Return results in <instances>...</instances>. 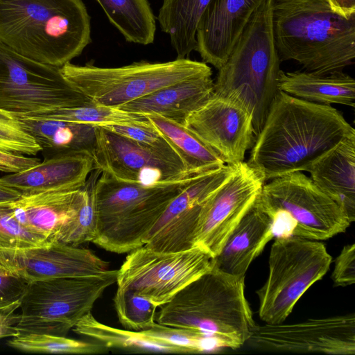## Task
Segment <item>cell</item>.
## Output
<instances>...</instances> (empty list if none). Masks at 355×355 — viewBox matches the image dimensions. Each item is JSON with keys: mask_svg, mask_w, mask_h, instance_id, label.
Returning <instances> with one entry per match:
<instances>
[{"mask_svg": "<svg viewBox=\"0 0 355 355\" xmlns=\"http://www.w3.org/2000/svg\"><path fill=\"white\" fill-rule=\"evenodd\" d=\"M40 162V159L37 157L0 150V171L6 173H14L28 169Z\"/></svg>", "mask_w": 355, "mask_h": 355, "instance_id": "obj_41", "label": "cell"}, {"mask_svg": "<svg viewBox=\"0 0 355 355\" xmlns=\"http://www.w3.org/2000/svg\"><path fill=\"white\" fill-rule=\"evenodd\" d=\"M266 181L247 162L236 164L232 175L205 203L193 248L216 257L228 236L260 194Z\"/></svg>", "mask_w": 355, "mask_h": 355, "instance_id": "obj_14", "label": "cell"}, {"mask_svg": "<svg viewBox=\"0 0 355 355\" xmlns=\"http://www.w3.org/2000/svg\"><path fill=\"white\" fill-rule=\"evenodd\" d=\"M8 345L31 353L97 354L109 349L98 342H85L49 334L28 333L12 337Z\"/></svg>", "mask_w": 355, "mask_h": 355, "instance_id": "obj_32", "label": "cell"}, {"mask_svg": "<svg viewBox=\"0 0 355 355\" xmlns=\"http://www.w3.org/2000/svg\"><path fill=\"white\" fill-rule=\"evenodd\" d=\"M0 150L11 153L35 155L42 148L20 125L17 117L0 109Z\"/></svg>", "mask_w": 355, "mask_h": 355, "instance_id": "obj_38", "label": "cell"}, {"mask_svg": "<svg viewBox=\"0 0 355 355\" xmlns=\"http://www.w3.org/2000/svg\"><path fill=\"white\" fill-rule=\"evenodd\" d=\"M12 202H0V248L26 249L52 243L19 223L15 216Z\"/></svg>", "mask_w": 355, "mask_h": 355, "instance_id": "obj_36", "label": "cell"}, {"mask_svg": "<svg viewBox=\"0 0 355 355\" xmlns=\"http://www.w3.org/2000/svg\"><path fill=\"white\" fill-rule=\"evenodd\" d=\"M21 127L31 135L47 156L79 151L92 155L96 127L59 120L31 118L13 114Z\"/></svg>", "mask_w": 355, "mask_h": 355, "instance_id": "obj_26", "label": "cell"}, {"mask_svg": "<svg viewBox=\"0 0 355 355\" xmlns=\"http://www.w3.org/2000/svg\"><path fill=\"white\" fill-rule=\"evenodd\" d=\"M331 8L345 17L355 15V0H327Z\"/></svg>", "mask_w": 355, "mask_h": 355, "instance_id": "obj_43", "label": "cell"}, {"mask_svg": "<svg viewBox=\"0 0 355 355\" xmlns=\"http://www.w3.org/2000/svg\"><path fill=\"white\" fill-rule=\"evenodd\" d=\"M354 128L330 105L279 90L247 164L266 182L308 168Z\"/></svg>", "mask_w": 355, "mask_h": 355, "instance_id": "obj_1", "label": "cell"}, {"mask_svg": "<svg viewBox=\"0 0 355 355\" xmlns=\"http://www.w3.org/2000/svg\"><path fill=\"white\" fill-rule=\"evenodd\" d=\"M73 331L101 343L108 349L114 348L135 353L189 354L184 348L149 337L140 331L122 329L106 325L98 321L91 311L76 324Z\"/></svg>", "mask_w": 355, "mask_h": 355, "instance_id": "obj_29", "label": "cell"}, {"mask_svg": "<svg viewBox=\"0 0 355 355\" xmlns=\"http://www.w3.org/2000/svg\"><path fill=\"white\" fill-rule=\"evenodd\" d=\"M93 103L60 67L24 57L0 42V109L26 115Z\"/></svg>", "mask_w": 355, "mask_h": 355, "instance_id": "obj_11", "label": "cell"}, {"mask_svg": "<svg viewBox=\"0 0 355 355\" xmlns=\"http://www.w3.org/2000/svg\"><path fill=\"white\" fill-rule=\"evenodd\" d=\"M98 127L130 139L168 159L184 166L173 148L150 121L145 124H119Z\"/></svg>", "mask_w": 355, "mask_h": 355, "instance_id": "obj_37", "label": "cell"}, {"mask_svg": "<svg viewBox=\"0 0 355 355\" xmlns=\"http://www.w3.org/2000/svg\"><path fill=\"white\" fill-rule=\"evenodd\" d=\"M21 194L0 180V202H11L19 199Z\"/></svg>", "mask_w": 355, "mask_h": 355, "instance_id": "obj_44", "label": "cell"}, {"mask_svg": "<svg viewBox=\"0 0 355 355\" xmlns=\"http://www.w3.org/2000/svg\"><path fill=\"white\" fill-rule=\"evenodd\" d=\"M246 343L262 352L355 354V315L295 323L256 324Z\"/></svg>", "mask_w": 355, "mask_h": 355, "instance_id": "obj_13", "label": "cell"}, {"mask_svg": "<svg viewBox=\"0 0 355 355\" xmlns=\"http://www.w3.org/2000/svg\"><path fill=\"white\" fill-rule=\"evenodd\" d=\"M331 262L319 241L277 237L270 248L268 278L256 291L260 319L266 324L284 322L302 295L322 279Z\"/></svg>", "mask_w": 355, "mask_h": 355, "instance_id": "obj_9", "label": "cell"}, {"mask_svg": "<svg viewBox=\"0 0 355 355\" xmlns=\"http://www.w3.org/2000/svg\"><path fill=\"white\" fill-rule=\"evenodd\" d=\"M110 23L129 42L153 43L156 19L148 0H96Z\"/></svg>", "mask_w": 355, "mask_h": 355, "instance_id": "obj_30", "label": "cell"}, {"mask_svg": "<svg viewBox=\"0 0 355 355\" xmlns=\"http://www.w3.org/2000/svg\"><path fill=\"white\" fill-rule=\"evenodd\" d=\"M93 170L91 155L69 151L48 156L36 165L6 175L0 180L21 196H30L81 188Z\"/></svg>", "mask_w": 355, "mask_h": 355, "instance_id": "obj_20", "label": "cell"}, {"mask_svg": "<svg viewBox=\"0 0 355 355\" xmlns=\"http://www.w3.org/2000/svg\"><path fill=\"white\" fill-rule=\"evenodd\" d=\"M128 253L117 272V288L131 291L157 307L214 266L213 257L198 248L159 252L142 245Z\"/></svg>", "mask_w": 355, "mask_h": 355, "instance_id": "obj_12", "label": "cell"}, {"mask_svg": "<svg viewBox=\"0 0 355 355\" xmlns=\"http://www.w3.org/2000/svg\"><path fill=\"white\" fill-rule=\"evenodd\" d=\"M212 74L164 87L118 108L142 115L157 114L184 124L187 117L214 93Z\"/></svg>", "mask_w": 355, "mask_h": 355, "instance_id": "obj_24", "label": "cell"}, {"mask_svg": "<svg viewBox=\"0 0 355 355\" xmlns=\"http://www.w3.org/2000/svg\"><path fill=\"white\" fill-rule=\"evenodd\" d=\"M314 184L355 220V130L306 170Z\"/></svg>", "mask_w": 355, "mask_h": 355, "instance_id": "obj_23", "label": "cell"}, {"mask_svg": "<svg viewBox=\"0 0 355 355\" xmlns=\"http://www.w3.org/2000/svg\"><path fill=\"white\" fill-rule=\"evenodd\" d=\"M99 170L94 169L85 184L83 203L76 216L65 225L58 236V241L78 246L85 242H92L96 234V211L94 189Z\"/></svg>", "mask_w": 355, "mask_h": 355, "instance_id": "obj_33", "label": "cell"}, {"mask_svg": "<svg viewBox=\"0 0 355 355\" xmlns=\"http://www.w3.org/2000/svg\"><path fill=\"white\" fill-rule=\"evenodd\" d=\"M114 306L119 322L125 329L145 330L156 322L157 307L131 291L117 288Z\"/></svg>", "mask_w": 355, "mask_h": 355, "instance_id": "obj_34", "label": "cell"}, {"mask_svg": "<svg viewBox=\"0 0 355 355\" xmlns=\"http://www.w3.org/2000/svg\"><path fill=\"white\" fill-rule=\"evenodd\" d=\"M259 199L270 215L275 237L322 241L350 225L343 209L301 171L270 180Z\"/></svg>", "mask_w": 355, "mask_h": 355, "instance_id": "obj_8", "label": "cell"}, {"mask_svg": "<svg viewBox=\"0 0 355 355\" xmlns=\"http://www.w3.org/2000/svg\"><path fill=\"white\" fill-rule=\"evenodd\" d=\"M145 116L179 156L189 175L202 174L225 164L184 125L157 114Z\"/></svg>", "mask_w": 355, "mask_h": 355, "instance_id": "obj_28", "label": "cell"}, {"mask_svg": "<svg viewBox=\"0 0 355 355\" xmlns=\"http://www.w3.org/2000/svg\"><path fill=\"white\" fill-rule=\"evenodd\" d=\"M18 115L31 118L84 123L94 126L145 124L149 123V120L145 115L128 112L118 107L99 105L94 103L81 107Z\"/></svg>", "mask_w": 355, "mask_h": 355, "instance_id": "obj_31", "label": "cell"}, {"mask_svg": "<svg viewBox=\"0 0 355 355\" xmlns=\"http://www.w3.org/2000/svg\"><path fill=\"white\" fill-rule=\"evenodd\" d=\"M0 42L62 67L92 42L91 17L83 0H0Z\"/></svg>", "mask_w": 355, "mask_h": 355, "instance_id": "obj_3", "label": "cell"}, {"mask_svg": "<svg viewBox=\"0 0 355 355\" xmlns=\"http://www.w3.org/2000/svg\"><path fill=\"white\" fill-rule=\"evenodd\" d=\"M280 60L273 40L269 0L253 14L225 64L214 92L242 103L252 114L255 137L279 91Z\"/></svg>", "mask_w": 355, "mask_h": 355, "instance_id": "obj_6", "label": "cell"}, {"mask_svg": "<svg viewBox=\"0 0 355 355\" xmlns=\"http://www.w3.org/2000/svg\"><path fill=\"white\" fill-rule=\"evenodd\" d=\"M252 119L242 103L214 92L183 125L225 164H237L254 142Z\"/></svg>", "mask_w": 355, "mask_h": 355, "instance_id": "obj_15", "label": "cell"}, {"mask_svg": "<svg viewBox=\"0 0 355 355\" xmlns=\"http://www.w3.org/2000/svg\"><path fill=\"white\" fill-rule=\"evenodd\" d=\"M31 282L0 268V306L21 300Z\"/></svg>", "mask_w": 355, "mask_h": 355, "instance_id": "obj_39", "label": "cell"}, {"mask_svg": "<svg viewBox=\"0 0 355 355\" xmlns=\"http://www.w3.org/2000/svg\"><path fill=\"white\" fill-rule=\"evenodd\" d=\"M149 337L186 349L189 354L216 352L225 349L220 341L193 330L168 327L157 322L150 329L140 331Z\"/></svg>", "mask_w": 355, "mask_h": 355, "instance_id": "obj_35", "label": "cell"}, {"mask_svg": "<svg viewBox=\"0 0 355 355\" xmlns=\"http://www.w3.org/2000/svg\"><path fill=\"white\" fill-rule=\"evenodd\" d=\"M60 69L73 86L94 104L112 107L173 84L212 74L207 63L188 58L165 62L140 61L119 67L69 62Z\"/></svg>", "mask_w": 355, "mask_h": 355, "instance_id": "obj_7", "label": "cell"}, {"mask_svg": "<svg viewBox=\"0 0 355 355\" xmlns=\"http://www.w3.org/2000/svg\"><path fill=\"white\" fill-rule=\"evenodd\" d=\"M236 164L198 175L167 206L145 239L144 246L159 252L193 248L202 209L210 196L234 172Z\"/></svg>", "mask_w": 355, "mask_h": 355, "instance_id": "obj_16", "label": "cell"}, {"mask_svg": "<svg viewBox=\"0 0 355 355\" xmlns=\"http://www.w3.org/2000/svg\"><path fill=\"white\" fill-rule=\"evenodd\" d=\"M96 127L94 169L128 182L151 185L183 179L184 166L115 132Z\"/></svg>", "mask_w": 355, "mask_h": 355, "instance_id": "obj_17", "label": "cell"}, {"mask_svg": "<svg viewBox=\"0 0 355 355\" xmlns=\"http://www.w3.org/2000/svg\"><path fill=\"white\" fill-rule=\"evenodd\" d=\"M85 196L84 185L73 190L22 196L12 204L21 224L54 242L62 227L78 212Z\"/></svg>", "mask_w": 355, "mask_h": 355, "instance_id": "obj_22", "label": "cell"}, {"mask_svg": "<svg viewBox=\"0 0 355 355\" xmlns=\"http://www.w3.org/2000/svg\"><path fill=\"white\" fill-rule=\"evenodd\" d=\"M198 175L147 185L101 173L94 189L96 234L92 243L118 254L144 245L169 203Z\"/></svg>", "mask_w": 355, "mask_h": 355, "instance_id": "obj_5", "label": "cell"}, {"mask_svg": "<svg viewBox=\"0 0 355 355\" xmlns=\"http://www.w3.org/2000/svg\"><path fill=\"white\" fill-rule=\"evenodd\" d=\"M210 0H163L157 19L168 35L177 58H186L197 48L196 31Z\"/></svg>", "mask_w": 355, "mask_h": 355, "instance_id": "obj_27", "label": "cell"}, {"mask_svg": "<svg viewBox=\"0 0 355 355\" xmlns=\"http://www.w3.org/2000/svg\"><path fill=\"white\" fill-rule=\"evenodd\" d=\"M0 268L31 282L97 276L110 270L90 250L58 241L26 249L0 248Z\"/></svg>", "mask_w": 355, "mask_h": 355, "instance_id": "obj_18", "label": "cell"}, {"mask_svg": "<svg viewBox=\"0 0 355 355\" xmlns=\"http://www.w3.org/2000/svg\"><path fill=\"white\" fill-rule=\"evenodd\" d=\"M272 31L280 61L327 74L355 58V15L345 17L327 0H269Z\"/></svg>", "mask_w": 355, "mask_h": 355, "instance_id": "obj_2", "label": "cell"}, {"mask_svg": "<svg viewBox=\"0 0 355 355\" xmlns=\"http://www.w3.org/2000/svg\"><path fill=\"white\" fill-rule=\"evenodd\" d=\"M273 238L272 219L259 195L213 258L214 266L232 275L245 276L251 263Z\"/></svg>", "mask_w": 355, "mask_h": 355, "instance_id": "obj_21", "label": "cell"}, {"mask_svg": "<svg viewBox=\"0 0 355 355\" xmlns=\"http://www.w3.org/2000/svg\"><path fill=\"white\" fill-rule=\"evenodd\" d=\"M20 303L21 300L0 306V339L19 335L17 325L20 316L15 311L19 308Z\"/></svg>", "mask_w": 355, "mask_h": 355, "instance_id": "obj_42", "label": "cell"}, {"mask_svg": "<svg viewBox=\"0 0 355 355\" xmlns=\"http://www.w3.org/2000/svg\"><path fill=\"white\" fill-rule=\"evenodd\" d=\"M264 0H210L198 25L196 50L219 69Z\"/></svg>", "mask_w": 355, "mask_h": 355, "instance_id": "obj_19", "label": "cell"}, {"mask_svg": "<svg viewBox=\"0 0 355 355\" xmlns=\"http://www.w3.org/2000/svg\"><path fill=\"white\" fill-rule=\"evenodd\" d=\"M334 286H347L355 283V244L343 247L334 260L331 275Z\"/></svg>", "mask_w": 355, "mask_h": 355, "instance_id": "obj_40", "label": "cell"}, {"mask_svg": "<svg viewBox=\"0 0 355 355\" xmlns=\"http://www.w3.org/2000/svg\"><path fill=\"white\" fill-rule=\"evenodd\" d=\"M117 272L109 270L97 276L31 282L21 299L19 334L65 336L92 311L105 289L116 282Z\"/></svg>", "mask_w": 355, "mask_h": 355, "instance_id": "obj_10", "label": "cell"}, {"mask_svg": "<svg viewBox=\"0 0 355 355\" xmlns=\"http://www.w3.org/2000/svg\"><path fill=\"white\" fill-rule=\"evenodd\" d=\"M155 321L215 338L232 349L246 343L257 324L245 295V276L214 266L159 306Z\"/></svg>", "mask_w": 355, "mask_h": 355, "instance_id": "obj_4", "label": "cell"}, {"mask_svg": "<svg viewBox=\"0 0 355 355\" xmlns=\"http://www.w3.org/2000/svg\"><path fill=\"white\" fill-rule=\"evenodd\" d=\"M278 88L293 96L324 105L355 107V80L338 71L318 74L310 71H280Z\"/></svg>", "mask_w": 355, "mask_h": 355, "instance_id": "obj_25", "label": "cell"}]
</instances>
